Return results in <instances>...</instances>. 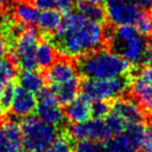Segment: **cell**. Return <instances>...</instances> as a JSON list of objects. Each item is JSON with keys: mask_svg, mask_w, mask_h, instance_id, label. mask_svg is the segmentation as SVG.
<instances>
[{"mask_svg": "<svg viewBox=\"0 0 152 152\" xmlns=\"http://www.w3.org/2000/svg\"><path fill=\"white\" fill-rule=\"evenodd\" d=\"M37 98L34 94L26 91L25 89L19 86L15 88L13 100H12L10 110L14 116L19 118L29 117L32 113L36 112Z\"/></svg>", "mask_w": 152, "mask_h": 152, "instance_id": "obj_14", "label": "cell"}, {"mask_svg": "<svg viewBox=\"0 0 152 152\" xmlns=\"http://www.w3.org/2000/svg\"><path fill=\"white\" fill-rule=\"evenodd\" d=\"M151 112H152V110H151ZM151 122H152V115H151Z\"/></svg>", "mask_w": 152, "mask_h": 152, "instance_id": "obj_39", "label": "cell"}, {"mask_svg": "<svg viewBox=\"0 0 152 152\" xmlns=\"http://www.w3.org/2000/svg\"><path fill=\"white\" fill-rule=\"evenodd\" d=\"M0 152H25L21 128L16 121H7L0 128Z\"/></svg>", "mask_w": 152, "mask_h": 152, "instance_id": "obj_13", "label": "cell"}, {"mask_svg": "<svg viewBox=\"0 0 152 152\" xmlns=\"http://www.w3.org/2000/svg\"><path fill=\"white\" fill-rule=\"evenodd\" d=\"M22 145L25 152H39L47 148L57 137L56 127L47 124L37 117L23 118L20 124Z\"/></svg>", "mask_w": 152, "mask_h": 152, "instance_id": "obj_4", "label": "cell"}, {"mask_svg": "<svg viewBox=\"0 0 152 152\" xmlns=\"http://www.w3.org/2000/svg\"><path fill=\"white\" fill-rule=\"evenodd\" d=\"M76 9H77V13L92 21L102 23L106 18L104 10L101 7H99V4H93V3H89L87 1L79 0Z\"/></svg>", "mask_w": 152, "mask_h": 152, "instance_id": "obj_21", "label": "cell"}, {"mask_svg": "<svg viewBox=\"0 0 152 152\" xmlns=\"http://www.w3.org/2000/svg\"><path fill=\"white\" fill-rule=\"evenodd\" d=\"M130 86V78L126 76L114 78H87L81 85L83 94L91 100L110 101L121 97Z\"/></svg>", "mask_w": 152, "mask_h": 152, "instance_id": "obj_6", "label": "cell"}, {"mask_svg": "<svg viewBox=\"0 0 152 152\" xmlns=\"http://www.w3.org/2000/svg\"><path fill=\"white\" fill-rule=\"evenodd\" d=\"M1 34H2V28H1V26H0V37H1Z\"/></svg>", "mask_w": 152, "mask_h": 152, "instance_id": "obj_37", "label": "cell"}, {"mask_svg": "<svg viewBox=\"0 0 152 152\" xmlns=\"http://www.w3.org/2000/svg\"><path fill=\"white\" fill-rule=\"evenodd\" d=\"M137 4L143 10H152V0H134Z\"/></svg>", "mask_w": 152, "mask_h": 152, "instance_id": "obj_32", "label": "cell"}, {"mask_svg": "<svg viewBox=\"0 0 152 152\" xmlns=\"http://www.w3.org/2000/svg\"><path fill=\"white\" fill-rule=\"evenodd\" d=\"M132 24L142 34L150 36L152 34V14L148 10L141 9Z\"/></svg>", "mask_w": 152, "mask_h": 152, "instance_id": "obj_23", "label": "cell"}, {"mask_svg": "<svg viewBox=\"0 0 152 152\" xmlns=\"http://www.w3.org/2000/svg\"><path fill=\"white\" fill-rule=\"evenodd\" d=\"M39 152H73V145L71 140L61 135L57 137L47 148Z\"/></svg>", "mask_w": 152, "mask_h": 152, "instance_id": "obj_25", "label": "cell"}, {"mask_svg": "<svg viewBox=\"0 0 152 152\" xmlns=\"http://www.w3.org/2000/svg\"><path fill=\"white\" fill-rule=\"evenodd\" d=\"M13 41L11 53L14 65L22 70L37 69L36 49L40 41L38 30L32 26L24 27Z\"/></svg>", "mask_w": 152, "mask_h": 152, "instance_id": "obj_5", "label": "cell"}, {"mask_svg": "<svg viewBox=\"0 0 152 152\" xmlns=\"http://www.w3.org/2000/svg\"><path fill=\"white\" fill-rule=\"evenodd\" d=\"M72 1H73V2H74V1H79V0H72Z\"/></svg>", "mask_w": 152, "mask_h": 152, "instance_id": "obj_38", "label": "cell"}, {"mask_svg": "<svg viewBox=\"0 0 152 152\" xmlns=\"http://www.w3.org/2000/svg\"><path fill=\"white\" fill-rule=\"evenodd\" d=\"M145 126L143 122L131 124L124 131L113 135L105 144V152H140Z\"/></svg>", "mask_w": 152, "mask_h": 152, "instance_id": "obj_8", "label": "cell"}, {"mask_svg": "<svg viewBox=\"0 0 152 152\" xmlns=\"http://www.w3.org/2000/svg\"><path fill=\"white\" fill-rule=\"evenodd\" d=\"M39 14V10L26 0H19L14 7V15L16 19L23 25H32L37 23Z\"/></svg>", "mask_w": 152, "mask_h": 152, "instance_id": "obj_19", "label": "cell"}, {"mask_svg": "<svg viewBox=\"0 0 152 152\" xmlns=\"http://www.w3.org/2000/svg\"><path fill=\"white\" fill-rule=\"evenodd\" d=\"M46 78L50 88L63 86L72 81L79 80L78 69L68 58L55 59L54 63L48 68Z\"/></svg>", "mask_w": 152, "mask_h": 152, "instance_id": "obj_12", "label": "cell"}, {"mask_svg": "<svg viewBox=\"0 0 152 152\" xmlns=\"http://www.w3.org/2000/svg\"><path fill=\"white\" fill-rule=\"evenodd\" d=\"M104 40L105 31L102 23L87 19L79 13L68 12L51 42L64 56L79 57L98 49Z\"/></svg>", "mask_w": 152, "mask_h": 152, "instance_id": "obj_1", "label": "cell"}, {"mask_svg": "<svg viewBox=\"0 0 152 152\" xmlns=\"http://www.w3.org/2000/svg\"><path fill=\"white\" fill-rule=\"evenodd\" d=\"M110 110V105L108 104V101L94 100V102L92 103V117L104 119V117L108 114Z\"/></svg>", "mask_w": 152, "mask_h": 152, "instance_id": "obj_27", "label": "cell"}, {"mask_svg": "<svg viewBox=\"0 0 152 152\" xmlns=\"http://www.w3.org/2000/svg\"><path fill=\"white\" fill-rule=\"evenodd\" d=\"M72 2V0H55V10L66 14L71 10Z\"/></svg>", "mask_w": 152, "mask_h": 152, "instance_id": "obj_30", "label": "cell"}, {"mask_svg": "<svg viewBox=\"0 0 152 152\" xmlns=\"http://www.w3.org/2000/svg\"><path fill=\"white\" fill-rule=\"evenodd\" d=\"M73 152H105V145L94 140H81L73 146Z\"/></svg>", "mask_w": 152, "mask_h": 152, "instance_id": "obj_24", "label": "cell"}, {"mask_svg": "<svg viewBox=\"0 0 152 152\" xmlns=\"http://www.w3.org/2000/svg\"><path fill=\"white\" fill-rule=\"evenodd\" d=\"M16 77V67L13 61L5 58L0 59V95L7 85L12 83Z\"/></svg>", "mask_w": 152, "mask_h": 152, "instance_id": "obj_22", "label": "cell"}, {"mask_svg": "<svg viewBox=\"0 0 152 152\" xmlns=\"http://www.w3.org/2000/svg\"><path fill=\"white\" fill-rule=\"evenodd\" d=\"M70 133L76 141L94 140L99 142H107L112 137L104 119L93 118L81 123H76L70 129Z\"/></svg>", "mask_w": 152, "mask_h": 152, "instance_id": "obj_11", "label": "cell"}, {"mask_svg": "<svg viewBox=\"0 0 152 152\" xmlns=\"http://www.w3.org/2000/svg\"><path fill=\"white\" fill-rule=\"evenodd\" d=\"M110 49L130 65L140 66L152 63L147 49V40L131 24L117 26V28L105 34Z\"/></svg>", "mask_w": 152, "mask_h": 152, "instance_id": "obj_3", "label": "cell"}, {"mask_svg": "<svg viewBox=\"0 0 152 152\" xmlns=\"http://www.w3.org/2000/svg\"><path fill=\"white\" fill-rule=\"evenodd\" d=\"M77 69L86 78H114L126 76L131 65L110 49L98 48L79 56Z\"/></svg>", "mask_w": 152, "mask_h": 152, "instance_id": "obj_2", "label": "cell"}, {"mask_svg": "<svg viewBox=\"0 0 152 152\" xmlns=\"http://www.w3.org/2000/svg\"><path fill=\"white\" fill-rule=\"evenodd\" d=\"M56 48L51 41H39L36 49L37 67L41 69H48L56 59Z\"/></svg>", "mask_w": 152, "mask_h": 152, "instance_id": "obj_17", "label": "cell"}, {"mask_svg": "<svg viewBox=\"0 0 152 152\" xmlns=\"http://www.w3.org/2000/svg\"><path fill=\"white\" fill-rule=\"evenodd\" d=\"M7 49H9V46H7V42L0 37V59L4 58L5 54L7 52Z\"/></svg>", "mask_w": 152, "mask_h": 152, "instance_id": "obj_31", "label": "cell"}, {"mask_svg": "<svg viewBox=\"0 0 152 152\" xmlns=\"http://www.w3.org/2000/svg\"><path fill=\"white\" fill-rule=\"evenodd\" d=\"M104 13L116 26L132 24L141 7L134 0H104Z\"/></svg>", "mask_w": 152, "mask_h": 152, "instance_id": "obj_10", "label": "cell"}, {"mask_svg": "<svg viewBox=\"0 0 152 152\" xmlns=\"http://www.w3.org/2000/svg\"><path fill=\"white\" fill-rule=\"evenodd\" d=\"M140 152H152V127H145Z\"/></svg>", "mask_w": 152, "mask_h": 152, "instance_id": "obj_28", "label": "cell"}, {"mask_svg": "<svg viewBox=\"0 0 152 152\" xmlns=\"http://www.w3.org/2000/svg\"><path fill=\"white\" fill-rule=\"evenodd\" d=\"M147 49H148V54H149L150 61H152V34H150L149 39L147 40Z\"/></svg>", "mask_w": 152, "mask_h": 152, "instance_id": "obj_33", "label": "cell"}, {"mask_svg": "<svg viewBox=\"0 0 152 152\" xmlns=\"http://www.w3.org/2000/svg\"><path fill=\"white\" fill-rule=\"evenodd\" d=\"M61 21H63V17H61L59 11L55 9H50L44 10L39 14L37 24L43 32L49 34H54L58 29Z\"/></svg>", "mask_w": 152, "mask_h": 152, "instance_id": "obj_18", "label": "cell"}, {"mask_svg": "<svg viewBox=\"0 0 152 152\" xmlns=\"http://www.w3.org/2000/svg\"><path fill=\"white\" fill-rule=\"evenodd\" d=\"M31 3L41 11L55 9V0H31Z\"/></svg>", "mask_w": 152, "mask_h": 152, "instance_id": "obj_29", "label": "cell"}, {"mask_svg": "<svg viewBox=\"0 0 152 152\" xmlns=\"http://www.w3.org/2000/svg\"><path fill=\"white\" fill-rule=\"evenodd\" d=\"M110 110L116 112L128 126L135 123H142L145 118L142 106L130 98H117L110 106Z\"/></svg>", "mask_w": 152, "mask_h": 152, "instance_id": "obj_15", "label": "cell"}, {"mask_svg": "<svg viewBox=\"0 0 152 152\" xmlns=\"http://www.w3.org/2000/svg\"><path fill=\"white\" fill-rule=\"evenodd\" d=\"M15 88L16 86L14 85V83L7 85L4 88V90L2 91L1 95H0V108L4 112L7 110L11 106L12 100H13V96H14V92H15Z\"/></svg>", "mask_w": 152, "mask_h": 152, "instance_id": "obj_26", "label": "cell"}, {"mask_svg": "<svg viewBox=\"0 0 152 152\" xmlns=\"http://www.w3.org/2000/svg\"><path fill=\"white\" fill-rule=\"evenodd\" d=\"M131 92L143 110H152V63L143 65L130 78Z\"/></svg>", "mask_w": 152, "mask_h": 152, "instance_id": "obj_9", "label": "cell"}, {"mask_svg": "<svg viewBox=\"0 0 152 152\" xmlns=\"http://www.w3.org/2000/svg\"><path fill=\"white\" fill-rule=\"evenodd\" d=\"M89 3H93V4H100L104 1V0H85Z\"/></svg>", "mask_w": 152, "mask_h": 152, "instance_id": "obj_34", "label": "cell"}, {"mask_svg": "<svg viewBox=\"0 0 152 152\" xmlns=\"http://www.w3.org/2000/svg\"><path fill=\"white\" fill-rule=\"evenodd\" d=\"M19 83L23 89L32 94H38L44 88L45 77L34 70H22L19 76Z\"/></svg>", "mask_w": 152, "mask_h": 152, "instance_id": "obj_20", "label": "cell"}, {"mask_svg": "<svg viewBox=\"0 0 152 152\" xmlns=\"http://www.w3.org/2000/svg\"><path fill=\"white\" fill-rule=\"evenodd\" d=\"M2 118H3V110L0 108V123H1V121H2Z\"/></svg>", "mask_w": 152, "mask_h": 152, "instance_id": "obj_35", "label": "cell"}, {"mask_svg": "<svg viewBox=\"0 0 152 152\" xmlns=\"http://www.w3.org/2000/svg\"><path fill=\"white\" fill-rule=\"evenodd\" d=\"M36 113L39 119L54 127L61 126L66 119L65 112L51 88H43L38 93Z\"/></svg>", "mask_w": 152, "mask_h": 152, "instance_id": "obj_7", "label": "cell"}, {"mask_svg": "<svg viewBox=\"0 0 152 152\" xmlns=\"http://www.w3.org/2000/svg\"><path fill=\"white\" fill-rule=\"evenodd\" d=\"M7 2V0H0V5H4Z\"/></svg>", "mask_w": 152, "mask_h": 152, "instance_id": "obj_36", "label": "cell"}, {"mask_svg": "<svg viewBox=\"0 0 152 152\" xmlns=\"http://www.w3.org/2000/svg\"><path fill=\"white\" fill-rule=\"evenodd\" d=\"M66 105L64 110L66 118L74 124L85 122L92 118V100L85 94L77 95Z\"/></svg>", "mask_w": 152, "mask_h": 152, "instance_id": "obj_16", "label": "cell"}]
</instances>
